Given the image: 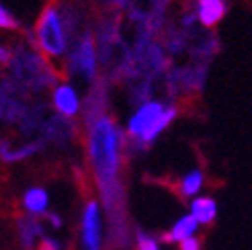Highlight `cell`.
I'll use <instances>...</instances> for the list:
<instances>
[{"mask_svg": "<svg viewBox=\"0 0 252 250\" xmlns=\"http://www.w3.org/2000/svg\"><path fill=\"white\" fill-rule=\"evenodd\" d=\"M72 31H74V23L66 8L58 4H47L41 10L39 19H37L33 41L47 60H62L68 56L74 43Z\"/></svg>", "mask_w": 252, "mask_h": 250, "instance_id": "obj_1", "label": "cell"}, {"mask_svg": "<svg viewBox=\"0 0 252 250\" xmlns=\"http://www.w3.org/2000/svg\"><path fill=\"white\" fill-rule=\"evenodd\" d=\"M121 131L109 117L94 121L91 131V160L100 179H115L119 166Z\"/></svg>", "mask_w": 252, "mask_h": 250, "instance_id": "obj_2", "label": "cell"}, {"mask_svg": "<svg viewBox=\"0 0 252 250\" xmlns=\"http://www.w3.org/2000/svg\"><path fill=\"white\" fill-rule=\"evenodd\" d=\"M66 60H68L70 74H76V76L84 80H93L98 70V54H96V43L93 39V35L84 33L76 37Z\"/></svg>", "mask_w": 252, "mask_h": 250, "instance_id": "obj_3", "label": "cell"}, {"mask_svg": "<svg viewBox=\"0 0 252 250\" xmlns=\"http://www.w3.org/2000/svg\"><path fill=\"white\" fill-rule=\"evenodd\" d=\"M168 105L160 103V101H146L135 109V113L127 121V135L131 140H140L144 137L150 129L156 125V121L164 115Z\"/></svg>", "mask_w": 252, "mask_h": 250, "instance_id": "obj_4", "label": "cell"}, {"mask_svg": "<svg viewBox=\"0 0 252 250\" xmlns=\"http://www.w3.org/2000/svg\"><path fill=\"white\" fill-rule=\"evenodd\" d=\"M82 248L84 250H100L103 244V216H100L98 201H88L82 211Z\"/></svg>", "mask_w": 252, "mask_h": 250, "instance_id": "obj_5", "label": "cell"}, {"mask_svg": "<svg viewBox=\"0 0 252 250\" xmlns=\"http://www.w3.org/2000/svg\"><path fill=\"white\" fill-rule=\"evenodd\" d=\"M52 103L62 117H74L80 113V96H78V91L74 89V84L70 82L56 84V89L52 93Z\"/></svg>", "mask_w": 252, "mask_h": 250, "instance_id": "obj_6", "label": "cell"}, {"mask_svg": "<svg viewBox=\"0 0 252 250\" xmlns=\"http://www.w3.org/2000/svg\"><path fill=\"white\" fill-rule=\"evenodd\" d=\"M189 214L199 221V226H209L218 218V201L209 195H199L189 203Z\"/></svg>", "mask_w": 252, "mask_h": 250, "instance_id": "obj_7", "label": "cell"}, {"mask_svg": "<svg viewBox=\"0 0 252 250\" xmlns=\"http://www.w3.org/2000/svg\"><path fill=\"white\" fill-rule=\"evenodd\" d=\"M199 228H201L199 221H197L191 214H185V216H181L179 219L172 223V228H170L164 236H162V240L170 242V244H181L183 240L191 238V236H197Z\"/></svg>", "mask_w": 252, "mask_h": 250, "instance_id": "obj_8", "label": "cell"}, {"mask_svg": "<svg viewBox=\"0 0 252 250\" xmlns=\"http://www.w3.org/2000/svg\"><path fill=\"white\" fill-rule=\"evenodd\" d=\"M225 17V0H197V19L203 27H216Z\"/></svg>", "mask_w": 252, "mask_h": 250, "instance_id": "obj_9", "label": "cell"}, {"mask_svg": "<svg viewBox=\"0 0 252 250\" xmlns=\"http://www.w3.org/2000/svg\"><path fill=\"white\" fill-rule=\"evenodd\" d=\"M49 205V195L41 187H31L23 195V207L27 209V214L31 216H45Z\"/></svg>", "mask_w": 252, "mask_h": 250, "instance_id": "obj_10", "label": "cell"}, {"mask_svg": "<svg viewBox=\"0 0 252 250\" xmlns=\"http://www.w3.org/2000/svg\"><path fill=\"white\" fill-rule=\"evenodd\" d=\"M203 185H205V174L203 170H199V168H193V170H189L185 177L181 179L179 183V193L187 199H195L201 195V189H203Z\"/></svg>", "mask_w": 252, "mask_h": 250, "instance_id": "obj_11", "label": "cell"}, {"mask_svg": "<svg viewBox=\"0 0 252 250\" xmlns=\"http://www.w3.org/2000/svg\"><path fill=\"white\" fill-rule=\"evenodd\" d=\"M19 232H21V242L25 248H33L37 240H43V226H41V221L39 219H33L31 218H25L21 221V226H19Z\"/></svg>", "mask_w": 252, "mask_h": 250, "instance_id": "obj_12", "label": "cell"}, {"mask_svg": "<svg viewBox=\"0 0 252 250\" xmlns=\"http://www.w3.org/2000/svg\"><path fill=\"white\" fill-rule=\"evenodd\" d=\"M19 27H21L19 19L12 15L2 2H0V31H15Z\"/></svg>", "mask_w": 252, "mask_h": 250, "instance_id": "obj_13", "label": "cell"}, {"mask_svg": "<svg viewBox=\"0 0 252 250\" xmlns=\"http://www.w3.org/2000/svg\"><path fill=\"white\" fill-rule=\"evenodd\" d=\"M135 244H137V250H162L160 240H156L154 236L144 234V232H137V236H135Z\"/></svg>", "mask_w": 252, "mask_h": 250, "instance_id": "obj_14", "label": "cell"}, {"mask_svg": "<svg viewBox=\"0 0 252 250\" xmlns=\"http://www.w3.org/2000/svg\"><path fill=\"white\" fill-rule=\"evenodd\" d=\"M201 248H203V244H201L197 236H191V238H187L179 244V250H201Z\"/></svg>", "mask_w": 252, "mask_h": 250, "instance_id": "obj_15", "label": "cell"}, {"mask_svg": "<svg viewBox=\"0 0 252 250\" xmlns=\"http://www.w3.org/2000/svg\"><path fill=\"white\" fill-rule=\"evenodd\" d=\"M41 246H45V248H49V250H62V244H60L56 238H52V236H43Z\"/></svg>", "mask_w": 252, "mask_h": 250, "instance_id": "obj_16", "label": "cell"}, {"mask_svg": "<svg viewBox=\"0 0 252 250\" xmlns=\"http://www.w3.org/2000/svg\"><path fill=\"white\" fill-rule=\"evenodd\" d=\"M10 60V49L6 45H0V64H8Z\"/></svg>", "mask_w": 252, "mask_h": 250, "instance_id": "obj_17", "label": "cell"}, {"mask_svg": "<svg viewBox=\"0 0 252 250\" xmlns=\"http://www.w3.org/2000/svg\"><path fill=\"white\" fill-rule=\"evenodd\" d=\"M45 219L52 223L54 228H62V219H60V216L58 214H45Z\"/></svg>", "mask_w": 252, "mask_h": 250, "instance_id": "obj_18", "label": "cell"}, {"mask_svg": "<svg viewBox=\"0 0 252 250\" xmlns=\"http://www.w3.org/2000/svg\"><path fill=\"white\" fill-rule=\"evenodd\" d=\"M39 250H49V248H45V246H41V248H39Z\"/></svg>", "mask_w": 252, "mask_h": 250, "instance_id": "obj_19", "label": "cell"}]
</instances>
